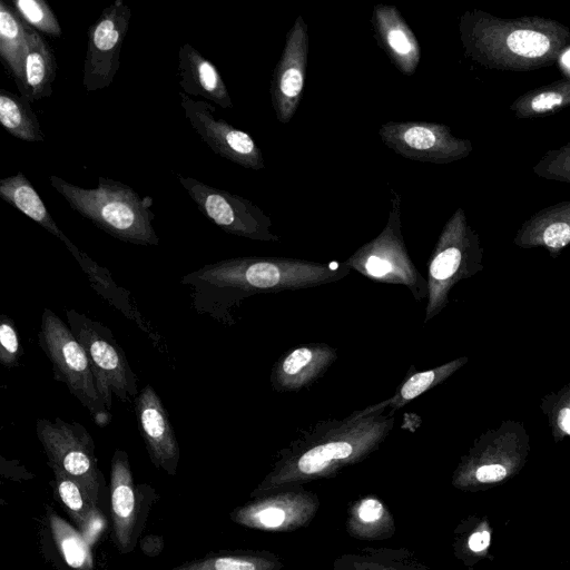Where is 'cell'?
<instances>
[{
  "label": "cell",
  "mask_w": 570,
  "mask_h": 570,
  "mask_svg": "<svg viewBox=\"0 0 570 570\" xmlns=\"http://www.w3.org/2000/svg\"><path fill=\"white\" fill-rule=\"evenodd\" d=\"M351 273L343 262L244 256L223 259L186 274L197 313L232 324V309L261 293L297 291L338 282Z\"/></svg>",
  "instance_id": "obj_1"
},
{
  "label": "cell",
  "mask_w": 570,
  "mask_h": 570,
  "mask_svg": "<svg viewBox=\"0 0 570 570\" xmlns=\"http://www.w3.org/2000/svg\"><path fill=\"white\" fill-rule=\"evenodd\" d=\"M394 428V415L384 411L366 416L350 414L343 420L320 421L302 431L279 451L271 472L254 490L259 498L296 488L303 482L334 474L375 451Z\"/></svg>",
  "instance_id": "obj_2"
},
{
  "label": "cell",
  "mask_w": 570,
  "mask_h": 570,
  "mask_svg": "<svg viewBox=\"0 0 570 570\" xmlns=\"http://www.w3.org/2000/svg\"><path fill=\"white\" fill-rule=\"evenodd\" d=\"M466 57L498 70L528 71L553 65L570 46V30L541 17L500 18L479 9L459 20Z\"/></svg>",
  "instance_id": "obj_3"
},
{
  "label": "cell",
  "mask_w": 570,
  "mask_h": 570,
  "mask_svg": "<svg viewBox=\"0 0 570 570\" xmlns=\"http://www.w3.org/2000/svg\"><path fill=\"white\" fill-rule=\"evenodd\" d=\"M49 183L82 217L112 237L136 245H158L153 222V198L141 197L130 186L98 177L95 188L73 185L56 175Z\"/></svg>",
  "instance_id": "obj_4"
},
{
  "label": "cell",
  "mask_w": 570,
  "mask_h": 570,
  "mask_svg": "<svg viewBox=\"0 0 570 570\" xmlns=\"http://www.w3.org/2000/svg\"><path fill=\"white\" fill-rule=\"evenodd\" d=\"M482 259L480 237L464 210L458 208L443 226L429 259L424 324L444 309L454 285L483 269Z\"/></svg>",
  "instance_id": "obj_5"
},
{
  "label": "cell",
  "mask_w": 570,
  "mask_h": 570,
  "mask_svg": "<svg viewBox=\"0 0 570 570\" xmlns=\"http://www.w3.org/2000/svg\"><path fill=\"white\" fill-rule=\"evenodd\" d=\"M529 451L530 439L524 424L503 421L474 441L455 469L452 482L465 491L501 483L524 466Z\"/></svg>",
  "instance_id": "obj_6"
},
{
  "label": "cell",
  "mask_w": 570,
  "mask_h": 570,
  "mask_svg": "<svg viewBox=\"0 0 570 570\" xmlns=\"http://www.w3.org/2000/svg\"><path fill=\"white\" fill-rule=\"evenodd\" d=\"M391 208L382 232L357 248L344 263L366 278L403 285L416 301H428V279L411 259L401 230V196L392 190Z\"/></svg>",
  "instance_id": "obj_7"
},
{
  "label": "cell",
  "mask_w": 570,
  "mask_h": 570,
  "mask_svg": "<svg viewBox=\"0 0 570 570\" xmlns=\"http://www.w3.org/2000/svg\"><path fill=\"white\" fill-rule=\"evenodd\" d=\"M39 346L52 365L53 377L63 383L69 392L89 411L99 426L110 421V411L104 405L88 355L69 325L45 308L38 333Z\"/></svg>",
  "instance_id": "obj_8"
},
{
  "label": "cell",
  "mask_w": 570,
  "mask_h": 570,
  "mask_svg": "<svg viewBox=\"0 0 570 570\" xmlns=\"http://www.w3.org/2000/svg\"><path fill=\"white\" fill-rule=\"evenodd\" d=\"M66 317L88 355L97 392L106 409H111L112 394L121 402L136 397L137 376L110 328L71 308L66 309Z\"/></svg>",
  "instance_id": "obj_9"
},
{
  "label": "cell",
  "mask_w": 570,
  "mask_h": 570,
  "mask_svg": "<svg viewBox=\"0 0 570 570\" xmlns=\"http://www.w3.org/2000/svg\"><path fill=\"white\" fill-rule=\"evenodd\" d=\"M36 433L48 456V464L76 480L98 504L101 473L90 433L78 422L38 419Z\"/></svg>",
  "instance_id": "obj_10"
},
{
  "label": "cell",
  "mask_w": 570,
  "mask_h": 570,
  "mask_svg": "<svg viewBox=\"0 0 570 570\" xmlns=\"http://www.w3.org/2000/svg\"><path fill=\"white\" fill-rule=\"evenodd\" d=\"M177 178L199 212L224 232L253 240L279 242L269 216L247 198L189 176L178 174Z\"/></svg>",
  "instance_id": "obj_11"
},
{
  "label": "cell",
  "mask_w": 570,
  "mask_h": 570,
  "mask_svg": "<svg viewBox=\"0 0 570 570\" xmlns=\"http://www.w3.org/2000/svg\"><path fill=\"white\" fill-rule=\"evenodd\" d=\"M379 136L395 154L422 163L449 164L472 150L470 140L455 137L439 122L387 121L379 128Z\"/></svg>",
  "instance_id": "obj_12"
},
{
  "label": "cell",
  "mask_w": 570,
  "mask_h": 570,
  "mask_svg": "<svg viewBox=\"0 0 570 570\" xmlns=\"http://www.w3.org/2000/svg\"><path fill=\"white\" fill-rule=\"evenodd\" d=\"M131 10L122 0L106 7L88 30L82 83L87 91L107 88L120 66V50Z\"/></svg>",
  "instance_id": "obj_13"
},
{
  "label": "cell",
  "mask_w": 570,
  "mask_h": 570,
  "mask_svg": "<svg viewBox=\"0 0 570 570\" xmlns=\"http://www.w3.org/2000/svg\"><path fill=\"white\" fill-rule=\"evenodd\" d=\"M180 106L191 128L212 151L244 168L261 170L265 161L252 136L215 116L216 108L206 100L179 92Z\"/></svg>",
  "instance_id": "obj_14"
},
{
  "label": "cell",
  "mask_w": 570,
  "mask_h": 570,
  "mask_svg": "<svg viewBox=\"0 0 570 570\" xmlns=\"http://www.w3.org/2000/svg\"><path fill=\"white\" fill-rule=\"evenodd\" d=\"M308 55V31L302 16L287 31L285 45L276 63L269 87L277 120L285 125L295 115L305 87Z\"/></svg>",
  "instance_id": "obj_15"
},
{
  "label": "cell",
  "mask_w": 570,
  "mask_h": 570,
  "mask_svg": "<svg viewBox=\"0 0 570 570\" xmlns=\"http://www.w3.org/2000/svg\"><path fill=\"white\" fill-rule=\"evenodd\" d=\"M317 510V499L302 489L287 488L235 509L230 519L261 530H289L305 524Z\"/></svg>",
  "instance_id": "obj_16"
},
{
  "label": "cell",
  "mask_w": 570,
  "mask_h": 570,
  "mask_svg": "<svg viewBox=\"0 0 570 570\" xmlns=\"http://www.w3.org/2000/svg\"><path fill=\"white\" fill-rule=\"evenodd\" d=\"M135 412L148 455L157 469L175 475L180 451L167 411L151 385L135 397Z\"/></svg>",
  "instance_id": "obj_17"
},
{
  "label": "cell",
  "mask_w": 570,
  "mask_h": 570,
  "mask_svg": "<svg viewBox=\"0 0 570 570\" xmlns=\"http://www.w3.org/2000/svg\"><path fill=\"white\" fill-rule=\"evenodd\" d=\"M110 513L114 542L121 553H129L137 538L138 498L128 454L120 449L111 458Z\"/></svg>",
  "instance_id": "obj_18"
},
{
  "label": "cell",
  "mask_w": 570,
  "mask_h": 570,
  "mask_svg": "<svg viewBox=\"0 0 570 570\" xmlns=\"http://www.w3.org/2000/svg\"><path fill=\"white\" fill-rule=\"evenodd\" d=\"M326 343H309L284 353L272 367L271 384L277 392H297L321 379L337 360Z\"/></svg>",
  "instance_id": "obj_19"
},
{
  "label": "cell",
  "mask_w": 570,
  "mask_h": 570,
  "mask_svg": "<svg viewBox=\"0 0 570 570\" xmlns=\"http://www.w3.org/2000/svg\"><path fill=\"white\" fill-rule=\"evenodd\" d=\"M371 23L374 38L394 67L404 76L415 73L421 60L416 36L395 6H374Z\"/></svg>",
  "instance_id": "obj_20"
},
{
  "label": "cell",
  "mask_w": 570,
  "mask_h": 570,
  "mask_svg": "<svg viewBox=\"0 0 570 570\" xmlns=\"http://www.w3.org/2000/svg\"><path fill=\"white\" fill-rule=\"evenodd\" d=\"M178 83L184 94L232 108L233 101L216 66L186 42L178 50Z\"/></svg>",
  "instance_id": "obj_21"
},
{
  "label": "cell",
  "mask_w": 570,
  "mask_h": 570,
  "mask_svg": "<svg viewBox=\"0 0 570 570\" xmlns=\"http://www.w3.org/2000/svg\"><path fill=\"white\" fill-rule=\"evenodd\" d=\"M514 244L521 248L543 247L550 255L570 245V202L551 205L532 215L518 230Z\"/></svg>",
  "instance_id": "obj_22"
},
{
  "label": "cell",
  "mask_w": 570,
  "mask_h": 570,
  "mask_svg": "<svg viewBox=\"0 0 570 570\" xmlns=\"http://www.w3.org/2000/svg\"><path fill=\"white\" fill-rule=\"evenodd\" d=\"M0 197L63 242L78 263L86 257L58 227L43 200L22 173L0 180Z\"/></svg>",
  "instance_id": "obj_23"
},
{
  "label": "cell",
  "mask_w": 570,
  "mask_h": 570,
  "mask_svg": "<svg viewBox=\"0 0 570 570\" xmlns=\"http://www.w3.org/2000/svg\"><path fill=\"white\" fill-rule=\"evenodd\" d=\"M27 32L28 52L24 59L23 82L19 91L32 102L52 95L57 62L42 36L29 26Z\"/></svg>",
  "instance_id": "obj_24"
},
{
  "label": "cell",
  "mask_w": 570,
  "mask_h": 570,
  "mask_svg": "<svg viewBox=\"0 0 570 570\" xmlns=\"http://www.w3.org/2000/svg\"><path fill=\"white\" fill-rule=\"evenodd\" d=\"M468 361L469 358L466 356H462L433 368L414 372L413 374L406 376L393 396L353 413L356 416H366L374 412L384 411L386 407H390V413L393 414L395 410L403 407L409 402L422 395L430 389L444 382L454 372L461 368Z\"/></svg>",
  "instance_id": "obj_25"
},
{
  "label": "cell",
  "mask_w": 570,
  "mask_h": 570,
  "mask_svg": "<svg viewBox=\"0 0 570 570\" xmlns=\"http://www.w3.org/2000/svg\"><path fill=\"white\" fill-rule=\"evenodd\" d=\"M28 52L27 26L9 4L0 1V57L13 77L18 89L23 82L24 59Z\"/></svg>",
  "instance_id": "obj_26"
},
{
  "label": "cell",
  "mask_w": 570,
  "mask_h": 570,
  "mask_svg": "<svg viewBox=\"0 0 570 570\" xmlns=\"http://www.w3.org/2000/svg\"><path fill=\"white\" fill-rule=\"evenodd\" d=\"M51 469L55 476V488L60 501L75 524L85 538L89 540V535H95L94 531H98V525L102 524V515L98 505L76 480L65 474L58 468L51 466Z\"/></svg>",
  "instance_id": "obj_27"
},
{
  "label": "cell",
  "mask_w": 570,
  "mask_h": 570,
  "mask_svg": "<svg viewBox=\"0 0 570 570\" xmlns=\"http://www.w3.org/2000/svg\"><path fill=\"white\" fill-rule=\"evenodd\" d=\"M0 122L13 137L28 142L45 140L39 120L30 101L8 90L0 92Z\"/></svg>",
  "instance_id": "obj_28"
},
{
  "label": "cell",
  "mask_w": 570,
  "mask_h": 570,
  "mask_svg": "<svg viewBox=\"0 0 570 570\" xmlns=\"http://www.w3.org/2000/svg\"><path fill=\"white\" fill-rule=\"evenodd\" d=\"M566 107H570V77L529 90L510 106V110L518 118H534Z\"/></svg>",
  "instance_id": "obj_29"
},
{
  "label": "cell",
  "mask_w": 570,
  "mask_h": 570,
  "mask_svg": "<svg viewBox=\"0 0 570 570\" xmlns=\"http://www.w3.org/2000/svg\"><path fill=\"white\" fill-rule=\"evenodd\" d=\"M49 528L65 562L73 570H94L88 540L55 511L49 510Z\"/></svg>",
  "instance_id": "obj_30"
},
{
  "label": "cell",
  "mask_w": 570,
  "mask_h": 570,
  "mask_svg": "<svg viewBox=\"0 0 570 570\" xmlns=\"http://www.w3.org/2000/svg\"><path fill=\"white\" fill-rule=\"evenodd\" d=\"M274 556L266 552H220L184 562L170 570H275Z\"/></svg>",
  "instance_id": "obj_31"
},
{
  "label": "cell",
  "mask_w": 570,
  "mask_h": 570,
  "mask_svg": "<svg viewBox=\"0 0 570 570\" xmlns=\"http://www.w3.org/2000/svg\"><path fill=\"white\" fill-rule=\"evenodd\" d=\"M540 409L556 442L570 438V383L541 399Z\"/></svg>",
  "instance_id": "obj_32"
},
{
  "label": "cell",
  "mask_w": 570,
  "mask_h": 570,
  "mask_svg": "<svg viewBox=\"0 0 570 570\" xmlns=\"http://www.w3.org/2000/svg\"><path fill=\"white\" fill-rule=\"evenodd\" d=\"M14 11L29 27L45 35L60 37V23L45 0H12Z\"/></svg>",
  "instance_id": "obj_33"
},
{
  "label": "cell",
  "mask_w": 570,
  "mask_h": 570,
  "mask_svg": "<svg viewBox=\"0 0 570 570\" xmlns=\"http://www.w3.org/2000/svg\"><path fill=\"white\" fill-rule=\"evenodd\" d=\"M387 511L382 502L374 498L361 500L352 513L353 531L364 537L379 532L380 524L387 521Z\"/></svg>",
  "instance_id": "obj_34"
},
{
  "label": "cell",
  "mask_w": 570,
  "mask_h": 570,
  "mask_svg": "<svg viewBox=\"0 0 570 570\" xmlns=\"http://www.w3.org/2000/svg\"><path fill=\"white\" fill-rule=\"evenodd\" d=\"M543 178L570 181V141L557 150H550L533 168Z\"/></svg>",
  "instance_id": "obj_35"
},
{
  "label": "cell",
  "mask_w": 570,
  "mask_h": 570,
  "mask_svg": "<svg viewBox=\"0 0 570 570\" xmlns=\"http://www.w3.org/2000/svg\"><path fill=\"white\" fill-rule=\"evenodd\" d=\"M22 346L16 324L7 315L0 316V363L12 368L19 365Z\"/></svg>",
  "instance_id": "obj_36"
},
{
  "label": "cell",
  "mask_w": 570,
  "mask_h": 570,
  "mask_svg": "<svg viewBox=\"0 0 570 570\" xmlns=\"http://www.w3.org/2000/svg\"><path fill=\"white\" fill-rule=\"evenodd\" d=\"M491 531L488 523L479 525L468 538L466 547L471 553H485L490 547Z\"/></svg>",
  "instance_id": "obj_37"
}]
</instances>
